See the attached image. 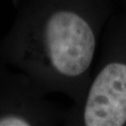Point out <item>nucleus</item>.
Segmentation results:
<instances>
[{
	"mask_svg": "<svg viewBox=\"0 0 126 126\" xmlns=\"http://www.w3.org/2000/svg\"><path fill=\"white\" fill-rule=\"evenodd\" d=\"M15 20L0 43V63L18 68L46 94L82 102L91 82L99 0H12Z\"/></svg>",
	"mask_w": 126,
	"mask_h": 126,
	"instance_id": "nucleus-1",
	"label": "nucleus"
},
{
	"mask_svg": "<svg viewBox=\"0 0 126 126\" xmlns=\"http://www.w3.org/2000/svg\"><path fill=\"white\" fill-rule=\"evenodd\" d=\"M27 74L0 63V126L63 124L65 111Z\"/></svg>",
	"mask_w": 126,
	"mask_h": 126,
	"instance_id": "nucleus-2",
	"label": "nucleus"
},
{
	"mask_svg": "<svg viewBox=\"0 0 126 126\" xmlns=\"http://www.w3.org/2000/svg\"><path fill=\"white\" fill-rule=\"evenodd\" d=\"M114 86L126 89V62L122 60H108L100 67L89 87L98 88Z\"/></svg>",
	"mask_w": 126,
	"mask_h": 126,
	"instance_id": "nucleus-3",
	"label": "nucleus"
}]
</instances>
